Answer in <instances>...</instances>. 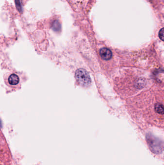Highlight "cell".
I'll return each mask as SVG.
<instances>
[{
  "instance_id": "obj_5",
  "label": "cell",
  "mask_w": 164,
  "mask_h": 165,
  "mask_svg": "<svg viewBox=\"0 0 164 165\" xmlns=\"http://www.w3.org/2000/svg\"><path fill=\"white\" fill-rule=\"evenodd\" d=\"M154 109L157 113L164 115V105L161 104H155Z\"/></svg>"
},
{
  "instance_id": "obj_8",
  "label": "cell",
  "mask_w": 164,
  "mask_h": 165,
  "mask_svg": "<svg viewBox=\"0 0 164 165\" xmlns=\"http://www.w3.org/2000/svg\"><path fill=\"white\" fill-rule=\"evenodd\" d=\"M159 37L160 39L164 42V28L161 29L159 31Z\"/></svg>"
},
{
  "instance_id": "obj_4",
  "label": "cell",
  "mask_w": 164,
  "mask_h": 165,
  "mask_svg": "<svg viewBox=\"0 0 164 165\" xmlns=\"http://www.w3.org/2000/svg\"><path fill=\"white\" fill-rule=\"evenodd\" d=\"M8 82L11 85H16L19 82V78L17 75L12 74L8 78Z\"/></svg>"
},
{
  "instance_id": "obj_3",
  "label": "cell",
  "mask_w": 164,
  "mask_h": 165,
  "mask_svg": "<svg viewBox=\"0 0 164 165\" xmlns=\"http://www.w3.org/2000/svg\"><path fill=\"white\" fill-rule=\"evenodd\" d=\"M100 54L101 58L104 60L108 61L112 58V53L110 49L107 48H102L100 50Z\"/></svg>"
},
{
  "instance_id": "obj_7",
  "label": "cell",
  "mask_w": 164,
  "mask_h": 165,
  "mask_svg": "<svg viewBox=\"0 0 164 165\" xmlns=\"http://www.w3.org/2000/svg\"><path fill=\"white\" fill-rule=\"evenodd\" d=\"M53 28L54 30H58L60 29V24L59 22L56 20L54 22L53 25Z\"/></svg>"
},
{
  "instance_id": "obj_2",
  "label": "cell",
  "mask_w": 164,
  "mask_h": 165,
  "mask_svg": "<svg viewBox=\"0 0 164 165\" xmlns=\"http://www.w3.org/2000/svg\"><path fill=\"white\" fill-rule=\"evenodd\" d=\"M147 140L149 145L151 148V151L155 153H159L162 151L163 145L159 141L153 138H148Z\"/></svg>"
},
{
  "instance_id": "obj_1",
  "label": "cell",
  "mask_w": 164,
  "mask_h": 165,
  "mask_svg": "<svg viewBox=\"0 0 164 165\" xmlns=\"http://www.w3.org/2000/svg\"><path fill=\"white\" fill-rule=\"evenodd\" d=\"M75 78L79 84L84 87H88L91 83V79L88 72L84 69H79L75 73Z\"/></svg>"
},
{
  "instance_id": "obj_6",
  "label": "cell",
  "mask_w": 164,
  "mask_h": 165,
  "mask_svg": "<svg viewBox=\"0 0 164 165\" xmlns=\"http://www.w3.org/2000/svg\"><path fill=\"white\" fill-rule=\"evenodd\" d=\"M15 3L16 8H17L18 10V11L21 12L22 11V9L21 4L20 0H15Z\"/></svg>"
}]
</instances>
